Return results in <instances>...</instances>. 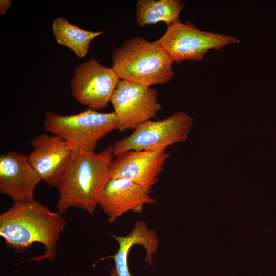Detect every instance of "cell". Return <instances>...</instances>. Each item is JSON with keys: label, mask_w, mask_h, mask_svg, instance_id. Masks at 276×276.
<instances>
[{"label": "cell", "mask_w": 276, "mask_h": 276, "mask_svg": "<svg viewBox=\"0 0 276 276\" xmlns=\"http://www.w3.org/2000/svg\"><path fill=\"white\" fill-rule=\"evenodd\" d=\"M41 180L28 155L10 151L0 155V193L17 203L34 200V192Z\"/></svg>", "instance_id": "11"}, {"label": "cell", "mask_w": 276, "mask_h": 276, "mask_svg": "<svg viewBox=\"0 0 276 276\" xmlns=\"http://www.w3.org/2000/svg\"><path fill=\"white\" fill-rule=\"evenodd\" d=\"M193 122V118L186 112H177L162 120L144 122L130 135L111 145L114 157L129 150H154L185 142Z\"/></svg>", "instance_id": "6"}, {"label": "cell", "mask_w": 276, "mask_h": 276, "mask_svg": "<svg viewBox=\"0 0 276 276\" xmlns=\"http://www.w3.org/2000/svg\"><path fill=\"white\" fill-rule=\"evenodd\" d=\"M170 154L167 148L129 150L115 156L110 167V179L132 181L151 194Z\"/></svg>", "instance_id": "9"}, {"label": "cell", "mask_w": 276, "mask_h": 276, "mask_svg": "<svg viewBox=\"0 0 276 276\" xmlns=\"http://www.w3.org/2000/svg\"><path fill=\"white\" fill-rule=\"evenodd\" d=\"M12 3L11 0L0 1V14L2 15L6 14L10 8Z\"/></svg>", "instance_id": "16"}, {"label": "cell", "mask_w": 276, "mask_h": 276, "mask_svg": "<svg viewBox=\"0 0 276 276\" xmlns=\"http://www.w3.org/2000/svg\"><path fill=\"white\" fill-rule=\"evenodd\" d=\"M52 30L56 41L70 49L79 58L86 55L90 42L103 33V31L92 32L82 29L62 17L54 20Z\"/></svg>", "instance_id": "15"}, {"label": "cell", "mask_w": 276, "mask_h": 276, "mask_svg": "<svg viewBox=\"0 0 276 276\" xmlns=\"http://www.w3.org/2000/svg\"><path fill=\"white\" fill-rule=\"evenodd\" d=\"M113 158L111 145L98 153H82L73 156L56 187L58 212L62 214L70 208H76L94 213L110 180V167Z\"/></svg>", "instance_id": "2"}, {"label": "cell", "mask_w": 276, "mask_h": 276, "mask_svg": "<svg viewBox=\"0 0 276 276\" xmlns=\"http://www.w3.org/2000/svg\"><path fill=\"white\" fill-rule=\"evenodd\" d=\"M167 53L172 62L200 61L211 50L238 43L233 36L198 29L190 22L180 20L168 26L163 35L154 41Z\"/></svg>", "instance_id": "5"}, {"label": "cell", "mask_w": 276, "mask_h": 276, "mask_svg": "<svg viewBox=\"0 0 276 276\" xmlns=\"http://www.w3.org/2000/svg\"><path fill=\"white\" fill-rule=\"evenodd\" d=\"M157 96V91L151 87L120 80L110 101L118 121V130H134L154 117L162 108Z\"/></svg>", "instance_id": "7"}, {"label": "cell", "mask_w": 276, "mask_h": 276, "mask_svg": "<svg viewBox=\"0 0 276 276\" xmlns=\"http://www.w3.org/2000/svg\"><path fill=\"white\" fill-rule=\"evenodd\" d=\"M112 68L120 80L150 87L166 84L174 75L173 62L154 41L135 37L126 40L112 54Z\"/></svg>", "instance_id": "3"}, {"label": "cell", "mask_w": 276, "mask_h": 276, "mask_svg": "<svg viewBox=\"0 0 276 276\" xmlns=\"http://www.w3.org/2000/svg\"><path fill=\"white\" fill-rule=\"evenodd\" d=\"M33 150L28 155L41 180L56 187L73 158L71 146L57 135L41 133L30 141Z\"/></svg>", "instance_id": "10"}, {"label": "cell", "mask_w": 276, "mask_h": 276, "mask_svg": "<svg viewBox=\"0 0 276 276\" xmlns=\"http://www.w3.org/2000/svg\"><path fill=\"white\" fill-rule=\"evenodd\" d=\"M66 225L64 217L59 212L35 201L13 202L0 215V236L8 248L17 254L25 252L34 243L45 247L44 253L24 262L53 261L57 253V245Z\"/></svg>", "instance_id": "1"}, {"label": "cell", "mask_w": 276, "mask_h": 276, "mask_svg": "<svg viewBox=\"0 0 276 276\" xmlns=\"http://www.w3.org/2000/svg\"><path fill=\"white\" fill-rule=\"evenodd\" d=\"M180 0H139L136 3V22L140 27L163 21L168 26L180 20L185 7Z\"/></svg>", "instance_id": "14"}, {"label": "cell", "mask_w": 276, "mask_h": 276, "mask_svg": "<svg viewBox=\"0 0 276 276\" xmlns=\"http://www.w3.org/2000/svg\"><path fill=\"white\" fill-rule=\"evenodd\" d=\"M111 236L118 242L119 247L115 255L109 257L115 263L114 267L110 270L109 276H131L128 257L131 248L135 245L143 246L146 251L144 261L152 265V256L157 251L159 238L156 232L149 228L145 221L137 220L131 232L125 236Z\"/></svg>", "instance_id": "13"}, {"label": "cell", "mask_w": 276, "mask_h": 276, "mask_svg": "<svg viewBox=\"0 0 276 276\" xmlns=\"http://www.w3.org/2000/svg\"><path fill=\"white\" fill-rule=\"evenodd\" d=\"M155 202V199L136 183L124 179H110L98 206L107 217L108 222L112 223L129 211L141 213L145 205Z\"/></svg>", "instance_id": "12"}, {"label": "cell", "mask_w": 276, "mask_h": 276, "mask_svg": "<svg viewBox=\"0 0 276 276\" xmlns=\"http://www.w3.org/2000/svg\"><path fill=\"white\" fill-rule=\"evenodd\" d=\"M43 127L48 132L61 137L73 149L74 156L95 152L100 140L118 129V121L114 111L102 113L89 108L67 116L48 111Z\"/></svg>", "instance_id": "4"}, {"label": "cell", "mask_w": 276, "mask_h": 276, "mask_svg": "<svg viewBox=\"0 0 276 276\" xmlns=\"http://www.w3.org/2000/svg\"><path fill=\"white\" fill-rule=\"evenodd\" d=\"M120 80L112 67L91 59L76 67L71 81V92L82 105L101 110L111 101Z\"/></svg>", "instance_id": "8"}]
</instances>
